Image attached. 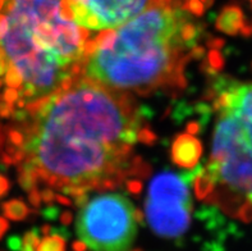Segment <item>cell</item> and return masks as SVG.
I'll list each match as a JSON object with an SVG mask.
<instances>
[{"instance_id":"obj_34","label":"cell","mask_w":252,"mask_h":251,"mask_svg":"<svg viewBox=\"0 0 252 251\" xmlns=\"http://www.w3.org/2000/svg\"><path fill=\"white\" fill-rule=\"evenodd\" d=\"M8 66H9V62L8 61L0 62V76L5 73V71H6V68H8Z\"/></svg>"},{"instance_id":"obj_18","label":"cell","mask_w":252,"mask_h":251,"mask_svg":"<svg viewBox=\"0 0 252 251\" xmlns=\"http://www.w3.org/2000/svg\"><path fill=\"white\" fill-rule=\"evenodd\" d=\"M137 140L141 141V143H155L157 140V136L154 132H151L150 130H147V128H144V130H138L137 132Z\"/></svg>"},{"instance_id":"obj_9","label":"cell","mask_w":252,"mask_h":251,"mask_svg":"<svg viewBox=\"0 0 252 251\" xmlns=\"http://www.w3.org/2000/svg\"><path fill=\"white\" fill-rule=\"evenodd\" d=\"M172 160L183 169H192L197 166L201 158L202 145L193 135L181 134L172 145Z\"/></svg>"},{"instance_id":"obj_24","label":"cell","mask_w":252,"mask_h":251,"mask_svg":"<svg viewBox=\"0 0 252 251\" xmlns=\"http://www.w3.org/2000/svg\"><path fill=\"white\" fill-rule=\"evenodd\" d=\"M202 127H204V126H202L200 122H196V121L195 122H189V123L187 124V134L193 135V136H195V135H197V134H200V132H201Z\"/></svg>"},{"instance_id":"obj_32","label":"cell","mask_w":252,"mask_h":251,"mask_svg":"<svg viewBox=\"0 0 252 251\" xmlns=\"http://www.w3.org/2000/svg\"><path fill=\"white\" fill-rule=\"evenodd\" d=\"M55 200H58L61 204H64V205H72V201L65 196H62V195H55L54 197Z\"/></svg>"},{"instance_id":"obj_8","label":"cell","mask_w":252,"mask_h":251,"mask_svg":"<svg viewBox=\"0 0 252 251\" xmlns=\"http://www.w3.org/2000/svg\"><path fill=\"white\" fill-rule=\"evenodd\" d=\"M227 110H230L238 118L252 147V83H233L232 102Z\"/></svg>"},{"instance_id":"obj_37","label":"cell","mask_w":252,"mask_h":251,"mask_svg":"<svg viewBox=\"0 0 252 251\" xmlns=\"http://www.w3.org/2000/svg\"><path fill=\"white\" fill-rule=\"evenodd\" d=\"M250 1H251V4H252V0H250Z\"/></svg>"},{"instance_id":"obj_17","label":"cell","mask_w":252,"mask_h":251,"mask_svg":"<svg viewBox=\"0 0 252 251\" xmlns=\"http://www.w3.org/2000/svg\"><path fill=\"white\" fill-rule=\"evenodd\" d=\"M8 141L17 147H22L25 145V137H23L22 132L17 130H10L8 132Z\"/></svg>"},{"instance_id":"obj_5","label":"cell","mask_w":252,"mask_h":251,"mask_svg":"<svg viewBox=\"0 0 252 251\" xmlns=\"http://www.w3.org/2000/svg\"><path fill=\"white\" fill-rule=\"evenodd\" d=\"M133 212V205L125 195L95 196L81 207L77 235L93 250L129 249L137 233Z\"/></svg>"},{"instance_id":"obj_28","label":"cell","mask_w":252,"mask_h":251,"mask_svg":"<svg viewBox=\"0 0 252 251\" xmlns=\"http://www.w3.org/2000/svg\"><path fill=\"white\" fill-rule=\"evenodd\" d=\"M225 41H224L223 38H209L208 40V46L213 49H220L223 48Z\"/></svg>"},{"instance_id":"obj_29","label":"cell","mask_w":252,"mask_h":251,"mask_svg":"<svg viewBox=\"0 0 252 251\" xmlns=\"http://www.w3.org/2000/svg\"><path fill=\"white\" fill-rule=\"evenodd\" d=\"M73 220V214L70 213V212H63V213L61 214V222L63 223V224H69L70 222Z\"/></svg>"},{"instance_id":"obj_12","label":"cell","mask_w":252,"mask_h":251,"mask_svg":"<svg viewBox=\"0 0 252 251\" xmlns=\"http://www.w3.org/2000/svg\"><path fill=\"white\" fill-rule=\"evenodd\" d=\"M1 209H3L5 218L10 220H17V222L23 220L30 214V209L27 208V205L23 201L18 200V199L3 203L1 204Z\"/></svg>"},{"instance_id":"obj_21","label":"cell","mask_w":252,"mask_h":251,"mask_svg":"<svg viewBox=\"0 0 252 251\" xmlns=\"http://www.w3.org/2000/svg\"><path fill=\"white\" fill-rule=\"evenodd\" d=\"M42 215L48 220H55L59 215V208L57 207H49L42 210Z\"/></svg>"},{"instance_id":"obj_7","label":"cell","mask_w":252,"mask_h":251,"mask_svg":"<svg viewBox=\"0 0 252 251\" xmlns=\"http://www.w3.org/2000/svg\"><path fill=\"white\" fill-rule=\"evenodd\" d=\"M89 13L97 18L101 29H118L119 26L140 14L149 0H78Z\"/></svg>"},{"instance_id":"obj_1","label":"cell","mask_w":252,"mask_h":251,"mask_svg":"<svg viewBox=\"0 0 252 251\" xmlns=\"http://www.w3.org/2000/svg\"><path fill=\"white\" fill-rule=\"evenodd\" d=\"M35 117L23 150L38 178L59 190L65 184L101 188L105 179L121 181L141 121L123 96L86 77L48 95Z\"/></svg>"},{"instance_id":"obj_26","label":"cell","mask_w":252,"mask_h":251,"mask_svg":"<svg viewBox=\"0 0 252 251\" xmlns=\"http://www.w3.org/2000/svg\"><path fill=\"white\" fill-rule=\"evenodd\" d=\"M127 190L132 194H138L141 190H142V183L140 181H136V179H132V181L127 182Z\"/></svg>"},{"instance_id":"obj_35","label":"cell","mask_w":252,"mask_h":251,"mask_svg":"<svg viewBox=\"0 0 252 251\" xmlns=\"http://www.w3.org/2000/svg\"><path fill=\"white\" fill-rule=\"evenodd\" d=\"M1 143H3V135H1V127H0V147H1Z\"/></svg>"},{"instance_id":"obj_19","label":"cell","mask_w":252,"mask_h":251,"mask_svg":"<svg viewBox=\"0 0 252 251\" xmlns=\"http://www.w3.org/2000/svg\"><path fill=\"white\" fill-rule=\"evenodd\" d=\"M29 192V200L30 203L33 205V207H40V204H41V195L38 192V190L36 187L30 188Z\"/></svg>"},{"instance_id":"obj_6","label":"cell","mask_w":252,"mask_h":251,"mask_svg":"<svg viewBox=\"0 0 252 251\" xmlns=\"http://www.w3.org/2000/svg\"><path fill=\"white\" fill-rule=\"evenodd\" d=\"M191 171L158 173L149 184L145 213L149 226L160 237L182 240L191 226Z\"/></svg>"},{"instance_id":"obj_33","label":"cell","mask_w":252,"mask_h":251,"mask_svg":"<svg viewBox=\"0 0 252 251\" xmlns=\"http://www.w3.org/2000/svg\"><path fill=\"white\" fill-rule=\"evenodd\" d=\"M72 248H73L74 250H86L87 245H86V244H85V242L81 241V240H80V241L74 242L73 245H72Z\"/></svg>"},{"instance_id":"obj_22","label":"cell","mask_w":252,"mask_h":251,"mask_svg":"<svg viewBox=\"0 0 252 251\" xmlns=\"http://www.w3.org/2000/svg\"><path fill=\"white\" fill-rule=\"evenodd\" d=\"M6 246L12 250H21L22 248V239L19 236H10L8 241H6Z\"/></svg>"},{"instance_id":"obj_11","label":"cell","mask_w":252,"mask_h":251,"mask_svg":"<svg viewBox=\"0 0 252 251\" xmlns=\"http://www.w3.org/2000/svg\"><path fill=\"white\" fill-rule=\"evenodd\" d=\"M70 237V233L65 228L51 227L50 233L45 236L37 246L38 251H63L65 249V241Z\"/></svg>"},{"instance_id":"obj_4","label":"cell","mask_w":252,"mask_h":251,"mask_svg":"<svg viewBox=\"0 0 252 251\" xmlns=\"http://www.w3.org/2000/svg\"><path fill=\"white\" fill-rule=\"evenodd\" d=\"M215 126L213 150L205 168L215 179V190L205 200L218 204L243 222L252 220V147L238 118L221 110Z\"/></svg>"},{"instance_id":"obj_16","label":"cell","mask_w":252,"mask_h":251,"mask_svg":"<svg viewBox=\"0 0 252 251\" xmlns=\"http://www.w3.org/2000/svg\"><path fill=\"white\" fill-rule=\"evenodd\" d=\"M183 9L195 14V16H202L205 10V5L201 0H189L187 3L183 4Z\"/></svg>"},{"instance_id":"obj_36","label":"cell","mask_w":252,"mask_h":251,"mask_svg":"<svg viewBox=\"0 0 252 251\" xmlns=\"http://www.w3.org/2000/svg\"><path fill=\"white\" fill-rule=\"evenodd\" d=\"M1 85H3V82H1V80H0V87H1Z\"/></svg>"},{"instance_id":"obj_14","label":"cell","mask_w":252,"mask_h":251,"mask_svg":"<svg viewBox=\"0 0 252 251\" xmlns=\"http://www.w3.org/2000/svg\"><path fill=\"white\" fill-rule=\"evenodd\" d=\"M5 83L8 87H13V89H18L23 83L22 74L19 73V71L12 64L8 66L5 71Z\"/></svg>"},{"instance_id":"obj_23","label":"cell","mask_w":252,"mask_h":251,"mask_svg":"<svg viewBox=\"0 0 252 251\" xmlns=\"http://www.w3.org/2000/svg\"><path fill=\"white\" fill-rule=\"evenodd\" d=\"M13 114V104L9 103H1L0 104V117L3 118H9Z\"/></svg>"},{"instance_id":"obj_2","label":"cell","mask_w":252,"mask_h":251,"mask_svg":"<svg viewBox=\"0 0 252 251\" xmlns=\"http://www.w3.org/2000/svg\"><path fill=\"white\" fill-rule=\"evenodd\" d=\"M149 4L146 12L121 25L108 46L91 54L86 68L90 80L142 94L169 80L185 86L178 54L186 48L178 27L189 12L157 0Z\"/></svg>"},{"instance_id":"obj_10","label":"cell","mask_w":252,"mask_h":251,"mask_svg":"<svg viewBox=\"0 0 252 251\" xmlns=\"http://www.w3.org/2000/svg\"><path fill=\"white\" fill-rule=\"evenodd\" d=\"M245 23H246L245 14H243L241 6L237 4H229L220 10L217 21H215V27L223 34L236 36Z\"/></svg>"},{"instance_id":"obj_30","label":"cell","mask_w":252,"mask_h":251,"mask_svg":"<svg viewBox=\"0 0 252 251\" xmlns=\"http://www.w3.org/2000/svg\"><path fill=\"white\" fill-rule=\"evenodd\" d=\"M133 216H134V220H136V222L140 223L141 226H144V224H145V222H144L145 218H144V214H142V212H141V210L134 209Z\"/></svg>"},{"instance_id":"obj_27","label":"cell","mask_w":252,"mask_h":251,"mask_svg":"<svg viewBox=\"0 0 252 251\" xmlns=\"http://www.w3.org/2000/svg\"><path fill=\"white\" fill-rule=\"evenodd\" d=\"M9 186V181L6 179V177H4L3 175H0V197H3L8 192Z\"/></svg>"},{"instance_id":"obj_25","label":"cell","mask_w":252,"mask_h":251,"mask_svg":"<svg viewBox=\"0 0 252 251\" xmlns=\"http://www.w3.org/2000/svg\"><path fill=\"white\" fill-rule=\"evenodd\" d=\"M40 195H41V200L46 204H51L54 201L55 194L51 188H45V190H42V192H40Z\"/></svg>"},{"instance_id":"obj_20","label":"cell","mask_w":252,"mask_h":251,"mask_svg":"<svg viewBox=\"0 0 252 251\" xmlns=\"http://www.w3.org/2000/svg\"><path fill=\"white\" fill-rule=\"evenodd\" d=\"M18 91L16 89H13V87H9V89H6L4 91V102L9 103V104H13L14 102L18 100Z\"/></svg>"},{"instance_id":"obj_38","label":"cell","mask_w":252,"mask_h":251,"mask_svg":"<svg viewBox=\"0 0 252 251\" xmlns=\"http://www.w3.org/2000/svg\"><path fill=\"white\" fill-rule=\"evenodd\" d=\"M251 27H252V26H251Z\"/></svg>"},{"instance_id":"obj_13","label":"cell","mask_w":252,"mask_h":251,"mask_svg":"<svg viewBox=\"0 0 252 251\" xmlns=\"http://www.w3.org/2000/svg\"><path fill=\"white\" fill-rule=\"evenodd\" d=\"M40 233L41 232H40L37 228L30 229L29 232L23 236L22 248H21V250H27V251L37 250L38 244H40V241H41Z\"/></svg>"},{"instance_id":"obj_31","label":"cell","mask_w":252,"mask_h":251,"mask_svg":"<svg viewBox=\"0 0 252 251\" xmlns=\"http://www.w3.org/2000/svg\"><path fill=\"white\" fill-rule=\"evenodd\" d=\"M8 227H9V224H8V222H6L4 218H1L0 216V240H1V237L4 236V233L6 232V229H8Z\"/></svg>"},{"instance_id":"obj_15","label":"cell","mask_w":252,"mask_h":251,"mask_svg":"<svg viewBox=\"0 0 252 251\" xmlns=\"http://www.w3.org/2000/svg\"><path fill=\"white\" fill-rule=\"evenodd\" d=\"M206 62H208L209 66H210V67L213 68L215 72H219V71L224 67V58L221 57L220 53H219L218 50H215V49L210 50V53H209V57H208V61Z\"/></svg>"},{"instance_id":"obj_3","label":"cell","mask_w":252,"mask_h":251,"mask_svg":"<svg viewBox=\"0 0 252 251\" xmlns=\"http://www.w3.org/2000/svg\"><path fill=\"white\" fill-rule=\"evenodd\" d=\"M0 49L37 98L61 86L67 66L83 59L86 27L61 14V0H4Z\"/></svg>"}]
</instances>
